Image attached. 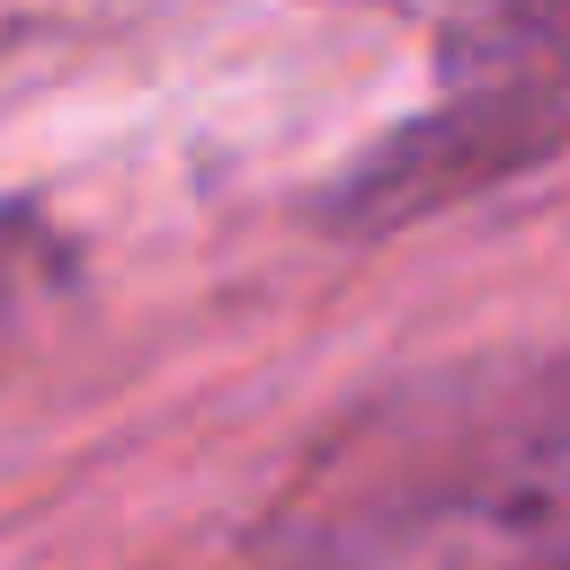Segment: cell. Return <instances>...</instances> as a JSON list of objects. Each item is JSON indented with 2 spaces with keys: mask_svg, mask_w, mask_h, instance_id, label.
I'll return each instance as SVG.
<instances>
[{
  "mask_svg": "<svg viewBox=\"0 0 570 570\" xmlns=\"http://www.w3.org/2000/svg\"><path fill=\"white\" fill-rule=\"evenodd\" d=\"M71 276V240L36 223L27 205H0V330H18L36 303H53Z\"/></svg>",
  "mask_w": 570,
  "mask_h": 570,
  "instance_id": "3",
  "label": "cell"
},
{
  "mask_svg": "<svg viewBox=\"0 0 570 570\" xmlns=\"http://www.w3.org/2000/svg\"><path fill=\"white\" fill-rule=\"evenodd\" d=\"M454 508L517 561L570 570V365L534 374L463 454Z\"/></svg>",
  "mask_w": 570,
  "mask_h": 570,
  "instance_id": "2",
  "label": "cell"
},
{
  "mask_svg": "<svg viewBox=\"0 0 570 570\" xmlns=\"http://www.w3.org/2000/svg\"><path fill=\"white\" fill-rule=\"evenodd\" d=\"M570 125V0H454L436 36V98L401 116L330 196L338 232H392L481 196L552 151Z\"/></svg>",
  "mask_w": 570,
  "mask_h": 570,
  "instance_id": "1",
  "label": "cell"
}]
</instances>
